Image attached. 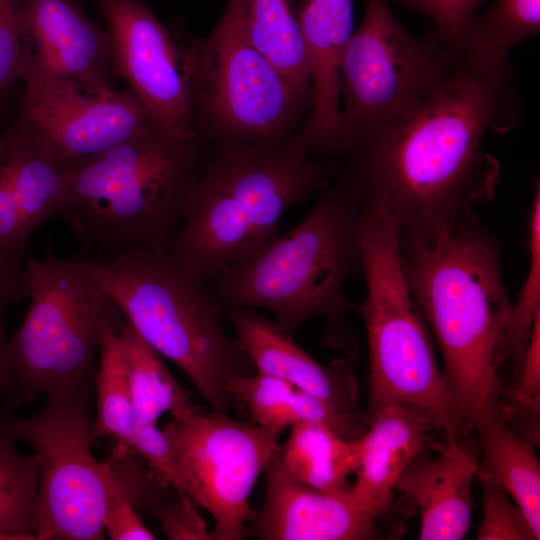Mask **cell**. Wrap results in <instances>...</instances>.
Here are the masks:
<instances>
[{
    "label": "cell",
    "instance_id": "obj_1",
    "mask_svg": "<svg viewBox=\"0 0 540 540\" xmlns=\"http://www.w3.org/2000/svg\"><path fill=\"white\" fill-rule=\"evenodd\" d=\"M509 80V73L460 65L415 109L373 134L350 154L347 169L361 200L390 215L400 235H416L493 198L500 167L482 144L489 130L518 123Z\"/></svg>",
    "mask_w": 540,
    "mask_h": 540
},
{
    "label": "cell",
    "instance_id": "obj_2",
    "mask_svg": "<svg viewBox=\"0 0 540 540\" xmlns=\"http://www.w3.org/2000/svg\"><path fill=\"white\" fill-rule=\"evenodd\" d=\"M500 242L474 209L451 225L400 235L403 271L430 325L463 431L500 401L498 350L512 305L500 273Z\"/></svg>",
    "mask_w": 540,
    "mask_h": 540
},
{
    "label": "cell",
    "instance_id": "obj_3",
    "mask_svg": "<svg viewBox=\"0 0 540 540\" xmlns=\"http://www.w3.org/2000/svg\"><path fill=\"white\" fill-rule=\"evenodd\" d=\"M363 203L346 171L323 191L293 228L278 233L248 258L219 272L210 282L221 304L264 308L285 331L307 321H325L324 344L355 359L359 345L347 319L355 304L345 280L362 275Z\"/></svg>",
    "mask_w": 540,
    "mask_h": 540
},
{
    "label": "cell",
    "instance_id": "obj_4",
    "mask_svg": "<svg viewBox=\"0 0 540 540\" xmlns=\"http://www.w3.org/2000/svg\"><path fill=\"white\" fill-rule=\"evenodd\" d=\"M312 153L303 130L277 143L214 145L167 251L209 284L253 255L288 209L326 185L331 166Z\"/></svg>",
    "mask_w": 540,
    "mask_h": 540
},
{
    "label": "cell",
    "instance_id": "obj_5",
    "mask_svg": "<svg viewBox=\"0 0 540 540\" xmlns=\"http://www.w3.org/2000/svg\"><path fill=\"white\" fill-rule=\"evenodd\" d=\"M199 140L156 126L65 163L59 214L83 245L108 256L133 248L167 251L208 157Z\"/></svg>",
    "mask_w": 540,
    "mask_h": 540
},
{
    "label": "cell",
    "instance_id": "obj_6",
    "mask_svg": "<svg viewBox=\"0 0 540 540\" xmlns=\"http://www.w3.org/2000/svg\"><path fill=\"white\" fill-rule=\"evenodd\" d=\"M102 285L136 332L192 382L213 411L238 403L231 381L256 369L222 324L211 285L168 251L133 248L96 262Z\"/></svg>",
    "mask_w": 540,
    "mask_h": 540
},
{
    "label": "cell",
    "instance_id": "obj_7",
    "mask_svg": "<svg viewBox=\"0 0 540 540\" xmlns=\"http://www.w3.org/2000/svg\"><path fill=\"white\" fill-rule=\"evenodd\" d=\"M361 253L366 296L354 311L364 322L369 351L366 422L388 405L410 404L431 413L440 429L463 431L456 400L403 271L399 227L385 211L367 204Z\"/></svg>",
    "mask_w": 540,
    "mask_h": 540
},
{
    "label": "cell",
    "instance_id": "obj_8",
    "mask_svg": "<svg viewBox=\"0 0 540 540\" xmlns=\"http://www.w3.org/2000/svg\"><path fill=\"white\" fill-rule=\"evenodd\" d=\"M30 305L7 341L8 363L23 405L36 396L93 381L105 324L120 310L105 291L96 262L26 258Z\"/></svg>",
    "mask_w": 540,
    "mask_h": 540
},
{
    "label": "cell",
    "instance_id": "obj_9",
    "mask_svg": "<svg viewBox=\"0 0 540 540\" xmlns=\"http://www.w3.org/2000/svg\"><path fill=\"white\" fill-rule=\"evenodd\" d=\"M361 24L339 62L340 123L334 153L350 155L415 109L460 67L454 43L434 28L410 34L387 0H364Z\"/></svg>",
    "mask_w": 540,
    "mask_h": 540
},
{
    "label": "cell",
    "instance_id": "obj_10",
    "mask_svg": "<svg viewBox=\"0 0 540 540\" xmlns=\"http://www.w3.org/2000/svg\"><path fill=\"white\" fill-rule=\"evenodd\" d=\"M183 43L194 131L214 145L288 139L303 103L246 38L238 0H229L206 38Z\"/></svg>",
    "mask_w": 540,
    "mask_h": 540
},
{
    "label": "cell",
    "instance_id": "obj_11",
    "mask_svg": "<svg viewBox=\"0 0 540 540\" xmlns=\"http://www.w3.org/2000/svg\"><path fill=\"white\" fill-rule=\"evenodd\" d=\"M93 381L46 394L43 407L30 417L0 409V429L32 446L39 457V480L33 505L36 540H100L104 517L116 486L107 461L91 451Z\"/></svg>",
    "mask_w": 540,
    "mask_h": 540
},
{
    "label": "cell",
    "instance_id": "obj_12",
    "mask_svg": "<svg viewBox=\"0 0 540 540\" xmlns=\"http://www.w3.org/2000/svg\"><path fill=\"white\" fill-rule=\"evenodd\" d=\"M173 443L172 486L214 520L215 540H240L255 510L250 496L280 450L284 429L242 423L229 414L200 410L165 426Z\"/></svg>",
    "mask_w": 540,
    "mask_h": 540
},
{
    "label": "cell",
    "instance_id": "obj_13",
    "mask_svg": "<svg viewBox=\"0 0 540 540\" xmlns=\"http://www.w3.org/2000/svg\"><path fill=\"white\" fill-rule=\"evenodd\" d=\"M18 121L63 163L89 157L159 126L130 89L98 90L61 77L25 82Z\"/></svg>",
    "mask_w": 540,
    "mask_h": 540
},
{
    "label": "cell",
    "instance_id": "obj_14",
    "mask_svg": "<svg viewBox=\"0 0 540 540\" xmlns=\"http://www.w3.org/2000/svg\"><path fill=\"white\" fill-rule=\"evenodd\" d=\"M107 24L115 73L164 130L198 138L193 127L183 43L138 0H95Z\"/></svg>",
    "mask_w": 540,
    "mask_h": 540
},
{
    "label": "cell",
    "instance_id": "obj_15",
    "mask_svg": "<svg viewBox=\"0 0 540 540\" xmlns=\"http://www.w3.org/2000/svg\"><path fill=\"white\" fill-rule=\"evenodd\" d=\"M22 45L26 78L61 77L83 86L114 89L112 41L78 0H23Z\"/></svg>",
    "mask_w": 540,
    "mask_h": 540
},
{
    "label": "cell",
    "instance_id": "obj_16",
    "mask_svg": "<svg viewBox=\"0 0 540 540\" xmlns=\"http://www.w3.org/2000/svg\"><path fill=\"white\" fill-rule=\"evenodd\" d=\"M65 165L20 121L0 130V255L26 260L31 234L66 198Z\"/></svg>",
    "mask_w": 540,
    "mask_h": 540
},
{
    "label": "cell",
    "instance_id": "obj_17",
    "mask_svg": "<svg viewBox=\"0 0 540 540\" xmlns=\"http://www.w3.org/2000/svg\"><path fill=\"white\" fill-rule=\"evenodd\" d=\"M265 496L245 529L262 540H362L377 537L384 515L351 492L329 493L290 477L279 453L264 471Z\"/></svg>",
    "mask_w": 540,
    "mask_h": 540
},
{
    "label": "cell",
    "instance_id": "obj_18",
    "mask_svg": "<svg viewBox=\"0 0 540 540\" xmlns=\"http://www.w3.org/2000/svg\"><path fill=\"white\" fill-rule=\"evenodd\" d=\"M222 314L256 372L287 381L343 415L365 418L358 409L359 386L349 358L319 363L292 334L253 308L222 304Z\"/></svg>",
    "mask_w": 540,
    "mask_h": 540
},
{
    "label": "cell",
    "instance_id": "obj_19",
    "mask_svg": "<svg viewBox=\"0 0 540 540\" xmlns=\"http://www.w3.org/2000/svg\"><path fill=\"white\" fill-rule=\"evenodd\" d=\"M444 432L445 441L434 446L437 455L430 458L422 451L395 485L419 510L421 540H459L470 527L478 443L468 439V432Z\"/></svg>",
    "mask_w": 540,
    "mask_h": 540
},
{
    "label": "cell",
    "instance_id": "obj_20",
    "mask_svg": "<svg viewBox=\"0 0 540 540\" xmlns=\"http://www.w3.org/2000/svg\"><path fill=\"white\" fill-rule=\"evenodd\" d=\"M435 429L440 426L433 415L415 405L392 404L377 411L359 438L360 459L352 494L385 515L392 507L399 477L424 451Z\"/></svg>",
    "mask_w": 540,
    "mask_h": 540
},
{
    "label": "cell",
    "instance_id": "obj_21",
    "mask_svg": "<svg viewBox=\"0 0 540 540\" xmlns=\"http://www.w3.org/2000/svg\"><path fill=\"white\" fill-rule=\"evenodd\" d=\"M502 401L475 422L479 460L476 476L500 484L523 511L540 537V464L534 444L514 432L501 412Z\"/></svg>",
    "mask_w": 540,
    "mask_h": 540
},
{
    "label": "cell",
    "instance_id": "obj_22",
    "mask_svg": "<svg viewBox=\"0 0 540 540\" xmlns=\"http://www.w3.org/2000/svg\"><path fill=\"white\" fill-rule=\"evenodd\" d=\"M229 389L256 424L285 430L297 422L317 423L347 440L360 438L367 428L365 418L343 415L322 399L271 375L255 372L236 377Z\"/></svg>",
    "mask_w": 540,
    "mask_h": 540
},
{
    "label": "cell",
    "instance_id": "obj_23",
    "mask_svg": "<svg viewBox=\"0 0 540 540\" xmlns=\"http://www.w3.org/2000/svg\"><path fill=\"white\" fill-rule=\"evenodd\" d=\"M116 327L136 424H157L166 412L177 421L197 412L190 393L179 385L163 357L124 316L118 317Z\"/></svg>",
    "mask_w": 540,
    "mask_h": 540
},
{
    "label": "cell",
    "instance_id": "obj_24",
    "mask_svg": "<svg viewBox=\"0 0 540 540\" xmlns=\"http://www.w3.org/2000/svg\"><path fill=\"white\" fill-rule=\"evenodd\" d=\"M540 28V0H496L466 23L456 48L460 64L479 74H507L512 47Z\"/></svg>",
    "mask_w": 540,
    "mask_h": 540
},
{
    "label": "cell",
    "instance_id": "obj_25",
    "mask_svg": "<svg viewBox=\"0 0 540 540\" xmlns=\"http://www.w3.org/2000/svg\"><path fill=\"white\" fill-rule=\"evenodd\" d=\"M248 41L282 74L304 104L311 100L306 47L292 0H238Z\"/></svg>",
    "mask_w": 540,
    "mask_h": 540
},
{
    "label": "cell",
    "instance_id": "obj_26",
    "mask_svg": "<svg viewBox=\"0 0 540 540\" xmlns=\"http://www.w3.org/2000/svg\"><path fill=\"white\" fill-rule=\"evenodd\" d=\"M279 458L293 479L324 492H347L359 466V438L347 440L324 425L297 422L280 445Z\"/></svg>",
    "mask_w": 540,
    "mask_h": 540
},
{
    "label": "cell",
    "instance_id": "obj_27",
    "mask_svg": "<svg viewBox=\"0 0 540 540\" xmlns=\"http://www.w3.org/2000/svg\"><path fill=\"white\" fill-rule=\"evenodd\" d=\"M118 317L105 324L100 339V361L94 375L96 415L92 435L94 440L110 438L116 444L130 446L137 424L119 344Z\"/></svg>",
    "mask_w": 540,
    "mask_h": 540
},
{
    "label": "cell",
    "instance_id": "obj_28",
    "mask_svg": "<svg viewBox=\"0 0 540 540\" xmlns=\"http://www.w3.org/2000/svg\"><path fill=\"white\" fill-rule=\"evenodd\" d=\"M39 480V457L24 455L0 429V540H36L33 505Z\"/></svg>",
    "mask_w": 540,
    "mask_h": 540
},
{
    "label": "cell",
    "instance_id": "obj_29",
    "mask_svg": "<svg viewBox=\"0 0 540 540\" xmlns=\"http://www.w3.org/2000/svg\"><path fill=\"white\" fill-rule=\"evenodd\" d=\"M529 270L512 305L510 324L502 338L498 350L499 366L511 359L514 364L515 379L518 376L531 331L540 315V188L534 191L528 219Z\"/></svg>",
    "mask_w": 540,
    "mask_h": 540
},
{
    "label": "cell",
    "instance_id": "obj_30",
    "mask_svg": "<svg viewBox=\"0 0 540 540\" xmlns=\"http://www.w3.org/2000/svg\"><path fill=\"white\" fill-rule=\"evenodd\" d=\"M483 490V516L478 540H535L523 511L509 499L506 490L494 480L478 476Z\"/></svg>",
    "mask_w": 540,
    "mask_h": 540
},
{
    "label": "cell",
    "instance_id": "obj_31",
    "mask_svg": "<svg viewBox=\"0 0 540 540\" xmlns=\"http://www.w3.org/2000/svg\"><path fill=\"white\" fill-rule=\"evenodd\" d=\"M28 298V277L25 260L0 255V398L5 405L18 408L23 405L18 381L6 354L4 313L10 304Z\"/></svg>",
    "mask_w": 540,
    "mask_h": 540
},
{
    "label": "cell",
    "instance_id": "obj_32",
    "mask_svg": "<svg viewBox=\"0 0 540 540\" xmlns=\"http://www.w3.org/2000/svg\"><path fill=\"white\" fill-rule=\"evenodd\" d=\"M516 383L507 403L502 402L505 422L525 418L533 427L538 425L540 408V315L533 325ZM538 429V428H537Z\"/></svg>",
    "mask_w": 540,
    "mask_h": 540
},
{
    "label": "cell",
    "instance_id": "obj_33",
    "mask_svg": "<svg viewBox=\"0 0 540 540\" xmlns=\"http://www.w3.org/2000/svg\"><path fill=\"white\" fill-rule=\"evenodd\" d=\"M23 0H0V105L19 82L26 78L22 45Z\"/></svg>",
    "mask_w": 540,
    "mask_h": 540
},
{
    "label": "cell",
    "instance_id": "obj_34",
    "mask_svg": "<svg viewBox=\"0 0 540 540\" xmlns=\"http://www.w3.org/2000/svg\"><path fill=\"white\" fill-rule=\"evenodd\" d=\"M193 500L176 488L151 511L170 540H215L213 531L196 510Z\"/></svg>",
    "mask_w": 540,
    "mask_h": 540
},
{
    "label": "cell",
    "instance_id": "obj_35",
    "mask_svg": "<svg viewBox=\"0 0 540 540\" xmlns=\"http://www.w3.org/2000/svg\"><path fill=\"white\" fill-rule=\"evenodd\" d=\"M423 13L434 22V29L455 44L481 0H396Z\"/></svg>",
    "mask_w": 540,
    "mask_h": 540
},
{
    "label": "cell",
    "instance_id": "obj_36",
    "mask_svg": "<svg viewBox=\"0 0 540 540\" xmlns=\"http://www.w3.org/2000/svg\"><path fill=\"white\" fill-rule=\"evenodd\" d=\"M130 447L172 485L173 443L165 427L159 429L156 424L136 425Z\"/></svg>",
    "mask_w": 540,
    "mask_h": 540
},
{
    "label": "cell",
    "instance_id": "obj_37",
    "mask_svg": "<svg viewBox=\"0 0 540 540\" xmlns=\"http://www.w3.org/2000/svg\"><path fill=\"white\" fill-rule=\"evenodd\" d=\"M104 532L112 540H152L139 512L128 502L116 483L104 517Z\"/></svg>",
    "mask_w": 540,
    "mask_h": 540
}]
</instances>
